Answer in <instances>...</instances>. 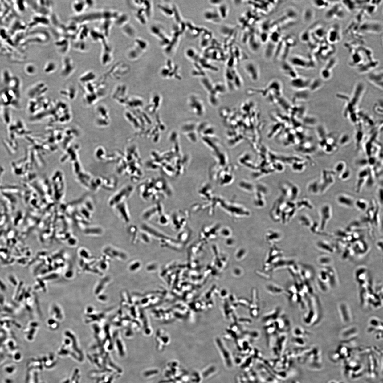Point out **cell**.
Returning <instances> with one entry per match:
<instances>
[{
    "instance_id": "1",
    "label": "cell",
    "mask_w": 383,
    "mask_h": 383,
    "mask_svg": "<svg viewBox=\"0 0 383 383\" xmlns=\"http://www.w3.org/2000/svg\"><path fill=\"white\" fill-rule=\"evenodd\" d=\"M365 90V84L362 82H359L354 88L351 97H349L346 101L347 103L344 112V117H348L351 115L356 114L357 108L362 97Z\"/></svg>"
},
{
    "instance_id": "2",
    "label": "cell",
    "mask_w": 383,
    "mask_h": 383,
    "mask_svg": "<svg viewBox=\"0 0 383 383\" xmlns=\"http://www.w3.org/2000/svg\"><path fill=\"white\" fill-rule=\"evenodd\" d=\"M334 171L331 170H323L322 173L321 180L320 181V194H323L335 181Z\"/></svg>"
},
{
    "instance_id": "3",
    "label": "cell",
    "mask_w": 383,
    "mask_h": 383,
    "mask_svg": "<svg viewBox=\"0 0 383 383\" xmlns=\"http://www.w3.org/2000/svg\"><path fill=\"white\" fill-rule=\"evenodd\" d=\"M320 223L319 227L321 230H324L328 223L332 218V209L330 204H325L322 206L320 209Z\"/></svg>"
},
{
    "instance_id": "4",
    "label": "cell",
    "mask_w": 383,
    "mask_h": 383,
    "mask_svg": "<svg viewBox=\"0 0 383 383\" xmlns=\"http://www.w3.org/2000/svg\"><path fill=\"white\" fill-rule=\"evenodd\" d=\"M76 68L74 61L69 56H65L62 60L61 74L63 77H67L73 73Z\"/></svg>"
},
{
    "instance_id": "5",
    "label": "cell",
    "mask_w": 383,
    "mask_h": 383,
    "mask_svg": "<svg viewBox=\"0 0 383 383\" xmlns=\"http://www.w3.org/2000/svg\"><path fill=\"white\" fill-rule=\"evenodd\" d=\"M311 82L309 79L297 77L292 79L291 86L293 89L299 91L308 90Z\"/></svg>"
},
{
    "instance_id": "6",
    "label": "cell",
    "mask_w": 383,
    "mask_h": 383,
    "mask_svg": "<svg viewBox=\"0 0 383 383\" xmlns=\"http://www.w3.org/2000/svg\"><path fill=\"white\" fill-rule=\"evenodd\" d=\"M383 71L371 72L367 76L368 80L373 85L383 90Z\"/></svg>"
},
{
    "instance_id": "7",
    "label": "cell",
    "mask_w": 383,
    "mask_h": 383,
    "mask_svg": "<svg viewBox=\"0 0 383 383\" xmlns=\"http://www.w3.org/2000/svg\"><path fill=\"white\" fill-rule=\"evenodd\" d=\"M245 70L250 79L253 81H257L260 76L259 68L255 63L250 62L246 64Z\"/></svg>"
},
{
    "instance_id": "8",
    "label": "cell",
    "mask_w": 383,
    "mask_h": 383,
    "mask_svg": "<svg viewBox=\"0 0 383 383\" xmlns=\"http://www.w3.org/2000/svg\"><path fill=\"white\" fill-rule=\"evenodd\" d=\"M281 310L279 308H275L263 316L262 321L265 325H268L274 323L281 314Z\"/></svg>"
},
{
    "instance_id": "9",
    "label": "cell",
    "mask_w": 383,
    "mask_h": 383,
    "mask_svg": "<svg viewBox=\"0 0 383 383\" xmlns=\"http://www.w3.org/2000/svg\"><path fill=\"white\" fill-rule=\"evenodd\" d=\"M336 201L338 204L345 207L352 208L354 206L353 198L346 194H339L337 197Z\"/></svg>"
},
{
    "instance_id": "10",
    "label": "cell",
    "mask_w": 383,
    "mask_h": 383,
    "mask_svg": "<svg viewBox=\"0 0 383 383\" xmlns=\"http://www.w3.org/2000/svg\"><path fill=\"white\" fill-rule=\"evenodd\" d=\"M55 45L60 53L65 54L69 50L70 43L69 39L67 38H62L56 41Z\"/></svg>"
},
{
    "instance_id": "11",
    "label": "cell",
    "mask_w": 383,
    "mask_h": 383,
    "mask_svg": "<svg viewBox=\"0 0 383 383\" xmlns=\"http://www.w3.org/2000/svg\"><path fill=\"white\" fill-rule=\"evenodd\" d=\"M339 311L342 320L344 323H348L352 320V316L349 308L348 305L342 303L339 306Z\"/></svg>"
},
{
    "instance_id": "12",
    "label": "cell",
    "mask_w": 383,
    "mask_h": 383,
    "mask_svg": "<svg viewBox=\"0 0 383 383\" xmlns=\"http://www.w3.org/2000/svg\"><path fill=\"white\" fill-rule=\"evenodd\" d=\"M73 10L77 15L83 14L87 6L85 1H76L73 2L72 5Z\"/></svg>"
},
{
    "instance_id": "13",
    "label": "cell",
    "mask_w": 383,
    "mask_h": 383,
    "mask_svg": "<svg viewBox=\"0 0 383 383\" xmlns=\"http://www.w3.org/2000/svg\"><path fill=\"white\" fill-rule=\"evenodd\" d=\"M358 330L357 328L353 326L347 328L343 330L340 333V337L343 339H349L351 338H353L358 334Z\"/></svg>"
},
{
    "instance_id": "14",
    "label": "cell",
    "mask_w": 383,
    "mask_h": 383,
    "mask_svg": "<svg viewBox=\"0 0 383 383\" xmlns=\"http://www.w3.org/2000/svg\"><path fill=\"white\" fill-rule=\"evenodd\" d=\"M357 129L356 137V144L357 149H360V146L364 138L363 131L361 124H357Z\"/></svg>"
},
{
    "instance_id": "15",
    "label": "cell",
    "mask_w": 383,
    "mask_h": 383,
    "mask_svg": "<svg viewBox=\"0 0 383 383\" xmlns=\"http://www.w3.org/2000/svg\"><path fill=\"white\" fill-rule=\"evenodd\" d=\"M308 191L310 193L314 195L320 194V181L315 180L310 183L308 186Z\"/></svg>"
},
{
    "instance_id": "16",
    "label": "cell",
    "mask_w": 383,
    "mask_h": 383,
    "mask_svg": "<svg viewBox=\"0 0 383 383\" xmlns=\"http://www.w3.org/2000/svg\"><path fill=\"white\" fill-rule=\"evenodd\" d=\"M267 293L273 295H279L285 292L283 289L275 285H269L266 287Z\"/></svg>"
},
{
    "instance_id": "17",
    "label": "cell",
    "mask_w": 383,
    "mask_h": 383,
    "mask_svg": "<svg viewBox=\"0 0 383 383\" xmlns=\"http://www.w3.org/2000/svg\"><path fill=\"white\" fill-rule=\"evenodd\" d=\"M33 21L36 25H40L46 26H48L51 22L50 20L47 18L46 16L39 14L35 16L33 18Z\"/></svg>"
},
{
    "instance_id": "18",
    "label": "cell",
    "mask_w": 383,
    "mask_h": 383,
    "mask_svg": "<svg viewBox=\"0 0 383 383\" xmlns=\"http://www.w3.org/2000/svg\"><path fill=\"white\" fill-rule=\"evenodd\" d=\"M90 30L85 26L79 28L77 33L79 40L84 41L90 35Z\"/></svg>"
},
{
    "instance_id": "19",
    "label": "cell",
    "mask_w": 383,
    "mask_h": 383,
    "mask_svg": "<svg viewBox=\"0 0 383 383\" xmlns=\"http://www.w3.org/2000/svg\"><path fill=\"white\" fill-rule=\"evenodd\" d=\"M57 68L56 63L53 61H49L44 65L43 70L45 73L49 74L55 71Z\"/></svg>"
},
{
    "instance_id": "20",
    "label": "cell",
    "mask_w": 383,
    "mask_h": 383,
    "mask_svg": "<svg viewBox=\"0 0 383 383\" xmlns=\"http://www.w3.org/2000/svg\"><path fill=\"white\" fill-rule=\"evenodd\" d=\"M293 334L294 337L304 338L310 335L308 332L299 326H296L293 328Z\"/></svg>"
},
{
    "instance_id": "21",
    "label": "cell",
    "mask_w": 383,
    "mask_h": 383,
    "mask_svg": "<svg viewBox=\"0 0 383 383\" xmlns=\"http://www.w3.org/2000/svg\"><path fill=\"white\" fill-rule=\"evenodd\" d=\"M354 206L359 210L365 211L367 210L368 207V203L365 200L359 199L355 201Z\"/></svg>"
},
{
    "instance_id": "22",
    "label": "cell",
    "mask_w": 383,
    "mask_h": 383,
    "mask_svg": "<svg viewBox=\"0 0 383 383\" xmlns=\"http://www.w3.org/2000/svg\"><path fill=\"white\" fill-rule=\"evenodd\" d=\"M347 168L346 163L344 161H340L338 162L336 164L333 171L336 175H338L339 176Z\"/></svg>"
},
{
    "instance_id": "23",
    "label": "cell",
    "mask_w": 383,
    "mask_h": 383,
    "mask_svg": "<svg viewBox=\"0 0 383 383\" xmlns=\"http://www.w3.org/2000/svg\"><path fill=\"white\" fill-rule=\"evenodd\" d=\"M13 76L11 73L8 70L5 69L3 70L2 73V79L3 83L6 86L10 81Z\"/></svg>"
},
{
    "instance_id": "24",
    "label": "cell",
    "mask_w": 383,
    "mask_h": 383,
    "mask_svg": "<svg viewBox=\"0 0 383 383\" xmlns=\"http://www.w3.org/2000/svg\"><path fill=\"white\" fill-rule=\"evenodd\" d=\"M318 262L320 265L324 266L330 265L332 262V259L329 256L322 255L318 259Z\"/></svg>"
},
{
    "instance_id": "25",
    "label": "cell",
    "mask_w": 383,
    "mask_h": 383,
    "mask_svg": "<svg viewBox=\"0 0 383 383\" xmlns=\"http://www.w3.org/2000/svg\"><path fill=\"white\" fill-rule=\"evenodd\" d=\"M24 70L26 73L29 75H34L36 74L37 71L36 67L31 63H30L26 65Z\"/></svg>"
},
{
    "instance_id": "26",
    "label": "cell",
    "mask_w": 383,
    "mask_h": 383,
    "mask_svg": "<svg viewBox=\"0 0 383 383\" xmlns=\"http://www.w3.org/2000/svg\"><path fill=\"white\" fill-rule=\"evenodd\" d=\"M322 85V83L319 79H317L314 81H312L309 90L312 92L316 91L320 88Z\"/></svg>"
},
{
    "instance_id": "27",
    "label": "cell",
    "mask_w": 383,
    "mask_h": 383,
    "mask_svg": "<svg viewBox=\"0 0 383 383\" xmlns=\"http://www.w3.org/2000/svg\"><path fill=\"white\" fill-rule=\"evenodd\" d=\"M95 77V74L92 71H90L84 73L82 75L80 78L82 81H90L94 79Z\"/></svg>"
},
{
    "instance_id": "28",
    "label": "cell",
    "mask_w": 383,
    "mask_h": 383,
    "mask_svg": "<svg viewBox=\"0 0 383 383\" xmlns=\"http://www.w3.org/2000/svg\"><path fill=\"white\" fill-rule=\"evenodd\" d=\"M366 179L357 178L356 183L355 190L357 193L360 192L363 185L365 184Z\"/></svg>"
},
{
    "instance_id": "29",
    "label": "cell",
    "mask_w": 383,
    "mask_h": 383,
    "mask_svg": "<svg viewBox=\"0 0 383 383\" xmlns=\"http://www.w3.org/2000/svg\"><path fill=\"white\" fill-rule=\"evenodd\" d=\"M292 62L296 66L301 67H305L306 66L305 63L306 62L303 59L299 57H295L293 58L292 59Z\"/></svg>"
},
{
    "instance_id": "30",
    "label": "cell",
    "mask_w": 383,
    "mask_h": 383,
    "mask_svg": "<svg viewBox=\"0 0 383 383\" xmlns=\"http://www.w3.org/2000/svg\"><path fill=\"white\" fill-rule=\"evenodd\" d=\"M2 118L3 120L4 123L6 124H8L10 123L11 120V116L10 112L9 110L6 108H5L3 110V114H2Z\"/></svg>"
},
{
    "instance_id": "31",
    "label": "cell",
    "mask_w": 383,
    "mask_h": 383,
    "mask_svg": "<svg viewBox=\"0 0 383 383\" xmlns=\"http://www.w3.org/2000/svg\"><path fill=\"white\" fill-rule=\"evenodd\" d=\"M351 172L350 169L347 168L339 176V177L342 181H346L348 180L351 177Z\"/></svg>"
},
{
    "instance_id": "32",
    "label": "cell",
    "mask_w": 383,
    "mask_h": 383,
    "mask_svg": "<svg viewBox=\"0 0 383 383\" xmlns=\"http://www.w3.org/2000/svg\"><path fill=\"white\" fill-rule=\"evenodd\" d=\"M374 111L376 113H377L379 116H382L383 115V103L382 100L381 102L380 101L376 103L374 106Z\"/></svg>"
},
{
    "instance_id": "33",
    "label": "cell",
    "mask_w": 383,
    "mask_h": 383,
    "mask_svg": "<svg viewBox=\"0 0 383 383\" xmlns=\"http://www.w3.org/2000/svg\"><path fill=\"white\" fill-rule=\"evenodd\" d=\"M292 341L294 344L298 346H304L306 343L304 337H294L292 338Z\"/></svg>"
},
{
    "instance_id": "34",
    "label": "cell",
    "mask_w": 383,
    "mask_h": 383,
    "mask_svg": "<svg viewBox=\"0 0 383 383\" xmlns=\"http://www.w3.org/2000/svg\"><path fill=\"white\" fill-rule=\"evenodd\" d=\"M75 47L77 50L79 51H85L87 48V44L84 41L79 40L75 43Z\"/></svg>"
},
{
    "instance_id": "35",
    "label": "cell",
    "mask_w": 383,
    "mask_h": 383,
    "mask_svg": "<svg viewBox=\"0 0 383 383\" xmlns=\"http://www.w3.org/2000/svg\"><path fill=\"white\" fill-rule=\"evenodd\" d=\"M350 138L349 135L347 134L343 135L338 140L339 144L342 146L348 144L350 142Z\"/></svg>"
},
{
    "instance_id": "36",
    "label": "cell",
    "mask_w": 383,
    "mask_h": 383,
    "mask_svg": "<svg viewBox=\"0 0 383 383\" xmlns=\"http://www.w3.org/2000/svg\"><path fill=\"white\" fill-rule=\"evenodd\" d=\"M313 4L316 7L318 8H323L326 7L328 5V1H315L313 2Z\"/></svg>"
},
{
    "instance_id": "37",
    "label": "cell",
    "mask_w": 383,
    "mask_h": 383,
    "mask_svg": "<svg viewBox=\"0 0 383 383\" xmlns=\"http://www.w3.org/2000/svg\"><path fill=\"white\" fill-rule=\"evenodd\" d=\"M321 75L323 79L324 80H328L329 79L331 76V73L330 71L325 68V69H323L321 71Z\"/></svg>"
},
{
    "instance_id": "38",
    "label": "cell",
    "mask_w": 383,
    "mask_h": 383,
    "mask_svg": "<svg viewBox=\"0 0 383 383\" xmlns=\"http://www.w3.org/2000/svg\"><path fill=\"white\" fill-rule=\"evenodd\" d=\"M356 164L359 167L365 168V167L368 164V159L365 158L359 159L356 161Z\"/></svg>"
},
{
    "instance_id": "39",
    "label": "cell",
    "mask_w": 383,
    "mask_h": 383,
    "mask_svg": "<svg viewBox=\"0 0 383 383\" xmlns=\"http://www.w3.org/2000/svg\"><path fill=\"white\" fill-rule=\"evenodd\" d=\"M374 183V179H373L372 173V171L371 170L367 179H366L365 184L368 187H372Z\"/></svg>"
},
{
    "instance_id": "40",
    "label": "cell",
    "mask_w": 383,
    "mask_h": 383,
    "mask_svg": "<svg viewBox=\"0 0 383 383\" xmlns=\"http://www.w3.org/2000/svg\"><path fill=\"white\" fill-rule=\"evenodd\" d=\"M250 335V338L251 339H257L260 337V334L259 331H250V333H249Z\"/></svg>"
},
{
    "instance_id": "41",
    "label": "cell",
    "mask_w": 383,
    "mask_h": 383,
    "mask_svg": "<svg viewBox=\"0 0 383 383\" xmlns=\"http://www.w3.org/2000/svg\"><path fill=\"white\" fill-rule=\"evenodd\" d=\"M377 193H378L377 196H378V199H379V200L380 203L381 204V205H382L383 204V192L382 187H380L379 188V189H378V190Z\"/></svg>"
},
{
    "instance_id": "42",
    "label": "cell",
    "mask_w": 383,
    "mask_h": 383,
    "mask_svg": "<svg viewBox=\"0 0 383 383\" xmlns=\"http://www.w3.org/2000/svg\"><path fill=\"white\" fill-rule=\"evenodd\" d=\"M226 6L225 5H223L220 7L219 11L222 18H225L226 16Z\"/></svg>"
},
{
    "instance_id": "43",
    "label": "cell",
    "mask_w": 383,
    "mask_h": 383,
    "mask_svg": "<svg viewBox=\"0 0 383 383\" xmlns=\"http://www.w3.org/2000/svg\"><path fill=\"white\" fill-rule=\"evenodd\" d=\"M87 8L91 7L94 4V1H85Z\"/></svg>"
},
{
    "instance_id": "44",
    "label": "cell",
    "mask_w": 383,
    "mask_h": 383,
    "mask_svg": "<svg viewBox=\"0 0 383 383\" xmlns=\"http://www.w3.org/2000/svg\"><path fill=\"white\" fill-rule=\"evenodd\" d=\"M382 243V241H379L377 243V247H379V248L380 249V250H382V248L381 247V245L383 246Z\"/></svg>"
},
{
    "instance_id": "45",
    "label": "cell",
    "mask_w": 383,
    "mask_h": 383,
    "mask_svg": "<svg viewBox=\"0 0 383 383\" xmlns=\"http://www.w3.org/2000/svg\"><path fill=\"white\" fill-rule=\"evenodd\" d=\"M291 383H298L297 382H291Z\"/></svg>"
},
{
    "instance_id": "46",
    "label": "cell",
    "mask_w": 383,
    "mask_h": 383,
    "mask_svg": "<svg viewBox=\"0 0 383 383\" xmlns=\"http://www.w3.org/2000/svg\"><path fill=\"white\" fill-rule=\"evenodd\" d=\"M336 383L335 382H331V383Z\"/></svg>"
},
{
    "instance_id": "47",
    "label": "cell",
    "mask_w": 383,
    "mask_h": 383,
    "mask_svg": "<svg viewBox=\"0 0 383 383\" xmlns=\"http://www.w3.org/2000/svg\"><path fill=\"white\" fill-rule=\"evenodd\" d=\"M344 383V382H340V383Z\"/></svg>"
}]
</instances>
